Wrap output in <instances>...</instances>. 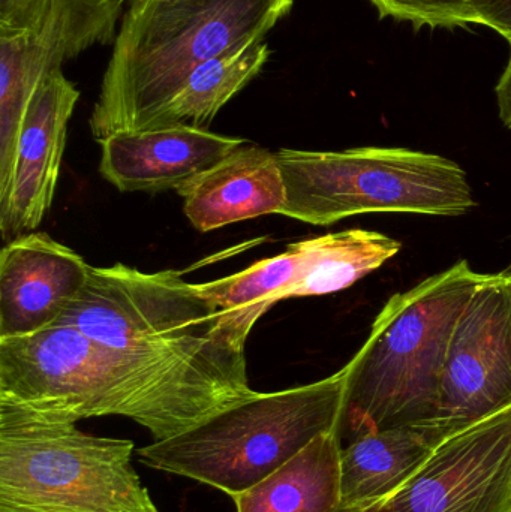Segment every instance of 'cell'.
Instances as JSON below:
<instances>
[{
	"label": "cell",
	"instance_id": "cell-14",
	"mask_svg": "<svg viewBox=\"0 0 511 512\" xmlns=\"http://www.w3.org/2000/svg\"><path fill=\"white\" fill-rule=\"evenodd\" d=\"M200 233L266 215H281L285 185L275 153L246 141L224 161L177 189Z\"/></svg>",
	"mask_w": 511,
	"mask_h": 512
},
{
	"label": "cell",
	"instance_id": "cell-7",
	"mask_svg": "<svg viewBox=\"0 0 511 512\" xmlns=\"http://www.w3.org/2000/svg\"><path fill=\"white\" fill-rule=\"evenodd\" d=\"M282 216L329 227L366 213L464 216L477 206L467 173L452 159L401 147L342 152L281 149Z\"/></svg>",
	"mask_w": 511,
	"mask_h": 512
},
{
	"label": "cell",
	"instance_id": "cell-4",
	"mask_svg": "<svg viewBox=\"0 0 511 512\" xmlns=\"http://www.w3.org/2000/svg\"><path fill=\"white\" fill-rule=\"evenodd\" d=\"M488 276L459 261L387 300L347 364L341 439L434 418L459 316Z\"/></svg>",
	"mask_w": 511,
	"mask_h": 512
},
{
	"label": "cell",
	"instance_id": "cell-10",
	"mask_svg": "<svg viewBox=\"0 0 511 512\" xmlns=\"http://www.w3.org/2000/svg\"><path fill=\"white\" fill-rule=\"evenodd\" d=\"M511 406V289L489 274L459 316L434 418L458 427Z\"/></svg>",
	"mask_w": 511,
	"mask_h": 512
},
{
	"label": "cell",
	"instance_id": "cell-15",
	"mask_svg": "<svg viewBox=\"0 0 511 512\" xmlns=\"http://www.w3.org/2000/svg\"><path fill=\"white\" fill-rule=\"evenodd\" d=\"M461 427L426 418L365 433L341 451V508L365 512L402 489Z\"/></svg>",
	"mask_w": 511,
	"mask_h": 512
},
{
	"label": "cell",
	"instance_id": "cell-24",
	"mask_svg": "<svg viewBox=\"0 0 511 512\" xmlns=\"http://www.w3.org/2000/svg\"><path fill=\"white\" fill-rule=\"evenodd\" d=\"M501 274L506 277L507 283H509L511 289V268H507V270H504Z\"/></svg>",
	"mask_w": 511,
	"mask_h": 512
},
{
	"label": "cell",
	"instance_id": "cell-5",
	"mask_svg": "<svg viewBox=\"0 0 511 512\" xmlns=\"http://www.w3.org/2000/svg\"><path fill=\"white\" fill-rule=\"evenodd\" d=\"M348 367L275 393H257L186 432L137 451L147 468L240 495L324 433L341 432Z\"/></svg>",
	"mask_w": 511,
	"mask_h": 512
},
{
	"label": "cell",
	"instance_id": "cell-8",
	"mask_svg": "<svg viewBox=\"0 0 511 512\" xmlns=\"http://www.w3.org/2000/svg\"><path fill=\"white\" fill-rule=\"evenodd\" d=\"M125 9L122 0H56L39 26L0 35V191L11 179L33 93L69 60L114 44Z\"/></svg>",
	"mask_w": 511,
	"mask_h": 512
},
{
	"label": "cell",
	"instance_id": "cell-2",
	"mask_svg": "<svg viewBox=\"0 0 511 512\" xmlns=\"http://www.w3.org/2000/svg\"><path fill=\"white\" fill-rule=\"evenodd\" d=\"M0 400L72 423L110 415L129 418L149 430L155 442L230 406L65 324L0 339Z\"/></svg>",
	"mask_w": 511,
	"mask_h": 512
},
{
	"label": "cell",
	"instance_id": "cell-18",
	"mask_svg": "<svg viewBox=\"0 0 511 512\" xmlns=\"http://www.w3.org/2000/svg\"><path fill=\"white\" fill-rule=\"evenodd\" d=\"M266 41H252L198 66L174 98L153 117L146 131L176 126L206 129L269 62Z\"/></svg>",
	"mask_w": 511,
	"mask_h": 512
},
{
	"label": "cell",
	"instance_id": "cell-6",
	"mask_svg": "<svg viewBox=\"0 0 511 512\" xmlns=\"http://www.w3.org/2000/svg\"><path fill=\"white\" fill-rule=\"evenodd\" d=\"M134 450L0 400V512H159Z\"/></svg>",
	"mask_w": 511,
	"mask_h": 512
},
{
	"label": "cell",
	"instance_id": "cell-13",
	"mask_svg": "<svg viewBox=\"0 0 511 512\" xmlns=\"http://www.w3.org/2000/svg\"><path fill=\"white\" fill-rule=\"evenodd\" d=\"M245 143L191 126L116 132L101 141L99 171L120 192L177 191Z\"/></svg>",
	"mask_w": 511,
	"mask_h": 512
},
{
	"label": "cell",
	"instance_id": "cell-19",
	"mask_svg": "<svg viewBox=\"0 0 511 512\" xmlns=\"http://www.w3.org/2000/svg\"><path fill=\"white\" fill-rule=\"evenodd\" d=\"M381 17L408 21L416 27L471 26L470 0H371Z\"/></svg>",
	"mask_w": 511,
	"mask_h": 512
},
{
	"label": "cell",
	"instance_id": "cell-1",
	"mask_svg": "<svg viewBox=\"0 0 511 512\" xmlns=\"http://www.w3.org/2000/svg\"><path fill=\"white\" fill-rule=\"evenodd\" d=\"M57 324L230 405L255 393L245 345L179 271L144 273L122 262L90 267L86 286Z\"/></svg>",
	"mask_w": 511,
	"mask_h": 512
},
{
	"label": "cell",
	"instance_id": "cell-17",
	"mask_svg": "<svg viewBox=\"0 0 511 512\" xmlns=\"http://www.w3.org/2000/svg\"><path fill=\"white\" fill-rule=\"evenodd\" d=\"M401 248L393 237L360 228L293 243L287 248L293 259L287 300L344 291L383 267Z\"/></svg>",
	"mask_w": 511,
	"mask_h": 512
},
{
	"label": "cell",
	"instance_id": "cell-3",
	"mask_svg": "<svg viewBox=\"0 0 511 512\" xmlns=\"http://www.w3.org/2000/svg\"><path fill=\"white\" fill-rule=\"evenodd\" d=\"M294 0H153L125 9L90 114L96 141L146 131L189 75L267 33Z\"/></svg>",
	"mask_w": 511,
	"mask_h": 512
},
{
	"label": "cell",
	"instance_id": "cell-25",
	"mask_svg": "<svg viewBox=\"0 0 511 512\" xmlns=\"http://www.w3.org/2000/svg\"><path fill=\"white\" fill-rule=\"evenodd\" d=\"M335 512H362V511L347 510V508H339V510L335 511Z\"/></svg>",
	"mask_w": 511,
	"mask_h": 512
},
{
	"label": "cell",
	"instance_id": "cell-21",
	"mask_svg": "<svg viewBox=\"0 0 511 512\" xmlns=\"http://www.w3.org/2000/svg\"><path fill=\"white\" fill-rule=\"evenodd\" d=\"M471 23L491 27L511 45V0H470Z\"/></svg>",
	"mask_w": 511,
	"mask_h": 512
},
{
	"label": "cell",
	"instance_id": "cell-11",
	"mask_svg": "<svg viewBox=\"0 0 511 512\" xmlns=\"http://www.w3.org/2000/svg\"><path fill=\"white\" fill-rule=\"evenodd\" d=\"M80 90L57 69L33 93L18 138L14 168L0 191V234L5 243L33 233L53 203L68 123Z\"/></svg>",
	"mask_w": 511,
	"mask_h": 512
},
{
	"label": "cell",
	"instance_id": "cell-23",
	"mask_svg": "<svg viewBox=\"0 0 511 512\" xmlns=\"http://www.w3.org/2000/svg\"><path fill=\"white\" fill-rule=\"evenodd\" d=\"M125 8H131V6L141 5V3L153 2V0H122Z\"/></svg>",
	"mask_w": 511,
	"mask_h": 512
},
{
	"label": "cell",
	"instance_id": "cell-22",
	"mask_svg": "<svg viewBox=\"0 0 511 512\" xmlns=\"http://www.w3.org/2000/svg\"><path fill=\"white\" fill-rule=\"evenodd\" d=\"M495 93H497L498 114H500L501 122L506 128L511 129V45L509 62L498 81Z\"/></svg>",
	"mask_w": 511,
	"mask_h": 512
},
{
	"label": "cell",
	"instance_id": "cell-16",
	"mask_svg": "<svg viewBox=\"0 0 511 512\" xmlns=\"http://www.w3.org/2000/svg\"><path fill=\"white\" fill-rule=\"evenodd\" d=\"M339 430L324 433L278 471L234 496L237 512H335L341 508Z\"/></svg>",
	"mask_w": 511,
	"mask_h": 512
},
{
	"label": "cell",
	"instance_id": "cell-12",
	"mask_svg": "<svg viewBox=\"0 0 511 512\" xmlns=\"http://www.w3.org/2000/svg\"><path fill=\"white\" fill-rule=\"evenodd\" d=\"M90 267L45 233L6 243L0 254V339L56 325L86 286Z\"/></svg>",
	"mask_w": 511,
	"mask_h": 512
},
{
	"label": "cell",
	"instance_id": "cell-9",
	"mask_svg": "<svg viewBox=\"0 0 511 512\" xmlns=\"http://www.w3.org/2000/svg\"><path fill=\"white\" fill-rule=\"evenodd\" d=\"M365 512H511V406L447 436L399 492Z\"/></svg>",
	"mask_w": 511,
	"mask_h": 512
},
{
	"label": "cell",
	"instance_id": "cell-20",
	"mask_svg": "<svg viewBox=\"0 0 511 512\" xmlns=\"http://www.w3.org/2000/svg\"><path fill=\"white\" fill-rule=\"evenodd\" d=\"M56 0H0V35L39 26Z\"/></svg>",
	"mask_w": 511,
	"mask_h": 512
}]
</instances>
